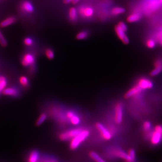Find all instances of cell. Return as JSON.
I'll use <instances>...</instances> for the list:
<instances>
[{
    "mask_svg": "<svg viewBox=\"0 0 162 162\" xmlns=\"http://www.w3.org/2000/svg\"><path fill=\"white\" fill-rule=\"evenodd\" d=\"M89 32L86 31H81L76 36L77 40H82L86 39L89 36Z\"/></svg>",
    "mask_w": 162,
    "mask_h": 162,
    "instance_id": "4316f807",
    "label": "cell"
},
{
    "mask_svg": "<svg viewBox=\"0 0 162 162\" xmlns=\"http://www.w3.org/2000/svg\"><path fill=\"white\" fill-rule=\"evenodd\" d=\"M79 13L83 17L90 18L94 14V9L90 7H82L79 9Z\"/></svg>",
    "mask_w": 162,
    "mask_h": 162,
    "instance_id": "8fae6325",
    "label": "cell"
},
{
    "mask_svg": "<svg viewBox=\"0 0 162 162\" xmlns=\"http://www.w3.org/2000/svg\"><path fill=\"white\" fill-rule=\"evenodd\" d=\"M41 154L37 149H32L26 154L25 158V162H39Z\"/></svg>",
    "mask_w": 162,
    "mask_h": 162,
    "instance_id": "52a82bcc",
    "label": "cell"
},
{
    "mask_svg": "<svg viewBox=\"0 0 162 162\" xmlns=\"http://www.w3.org/2000/svg\"><path fill=\"white\" fill-rule=\"evenodd\" d=\"M118 25L120 26V28H122L125 32H127L128 28H127V25L124 22L122 21L120 22L118 24Z\"/></svg>",
    "mask_w": 162,
    "mask_h": 162,
    "instance_id": "836d02e7",
    "label": "cell"
},
{
    "mask_svg": "<svg viewBox=\"0 0 162 162\" xmlns=\"http://www.w3.org/2000/svg\"><path fill=\"white\" fill-rule=\"evenodd\" d=\"M17 21V18L13 16L8 17L7 19H4L0 23V27L6 28L7 26L12 25Z\"/></svg>",
    "mask_w": 162,
    "mask_h": 162,
    "instance_id": "2e32d148",
    "label": "cell"
},
{
    "mask_svg": "<svg viewBox=\"0 0 162 162\" xmlns=\"http://www.w3.org/2000/svg\"><path fill=\"white\" fill-rule=\"evenodd\" d=\"M78 19L77 11L75 7H71L69 10V19L72 22H75Z\"/></svg>",
    "mask_w": 162,
    "mask_h": 162,
    "instance_id": "7402d4cb",
    "label": "cell"
},
{
    "mask_svg": "<svg viewBox=\"0 0 162 162\" xmlns=\"http://www.w3.org/2000/svg\"><path fill=\"white\" fill-rule=\"evenodd\" d=\"M84 128L81 126L70 128L68 130L60 132L58 135V138L60 141L63 142L70 141L75 136L78 135V134L82 131Z\"/></svg>",
    "mask_w": 162,
    "mask_h": 162,
    "instance_id": "3957f363",
    "label": "cell"
},
{
    "mask_svg": "<svg viewBox=\"0 0 162 162\" xmlns=\"http://www.w3.org/2000/svg\"><path fill=\"white\" fill-rule=\"evenodd\" d=\"M162 72V60H158L155 63V68L150 72V75L155 76L158 75Z\"/></svg>",
    "mask_w": 162,
    "mask_h": 162,
    "instance_id": "4fadbf2b",
    "label": "cell"
},
{
    "mask_svg": "<svg viewBox=\"0 0 162 162\" xmlns=\"http://www.w3.org/2000/svg\"><path fill=\"white\" fill-rule=\"evenodd\" d=\"M115 33L118 36V38L122 41L125 44H128L129 43V39L127 35H126L124 31L120 28L118 25L115 26Z\"/></svg>",
    "mask_w": 162,
    "mask_h": 162,
    "instance_id": "ba28073f",
    "label": "cell"
},
{
    "mask_svg": "<svg viewBox=\"0 0 162 162\" xmlns=\"http://www.w3.org/2000/svg\"><path fill=\"white\" fill-rule=\"evenodd\" d=\"M95 126L97 131H99L101 137L104 140L110 141L113 138V135L104 125L101 123L97 122L95 124Z\"/></svg>",
    "mask_w": 162,
    "mask_h": 162,
    "instance_id": "5b68a950",
    "label": "cell"
},
{
    "mask_svg": "<svg viewBox=\"0 0 162 162\" xmlns=\"http://www.w3.org/2000/svg\"><path fill=\"white\" fill-rule=\"evenodd\" d=\"M82 123V118L80 115L76 114L70 120V124L73 126H78Z\"/></svg>",
    "mask_w": 162,
    "mask_h": 162,
    "instance_id": "44dd1931",
    "label": "cell"
},
{
    "mask_svg": "<svg viewBox=\"0 0 162 162\" xmlns=\"http://www.w3.org/2000/svg\"><path fill=\"white\" fill-rule=\"evenodd\" d=\"M137 85L142 90L151 89L153 87V83L147 78H142L139 80Z\"/></svg>",
    "mask_w": 162,
    "mask_h": 162,
    "instance_id": "9c48e42d",
    "label": "cell"
},
{
    "mask_svg": "<svg viewBox=\"0 0 162 162\" xmlns=\"http://www.w3.org/2000/svg\"><path fill=\"white\" fill-rule=\"evenodd\" d=\"M161 44L162 45V39L161 41Z\"/></svg>",
    "mask_w": 162,
    "mask_h": 162,
    "instance_id": "74e56055",
    "label": "cell"
},
{
    "mask_svg": "<svg viewBox=\"0 0 162 162\" xmlns=\"http://www.w3.org/2000/svg\"><path fill=\"white\" fill-rule=\"evenodd\" d=\"M149 138L153 145L156 146L160 144L162 140V125L155 126L153 131H151Z\"/></svg>",
    "mask_w": 162,
    "mask_h": 162,
    "instance_id": "277c9868",
    "label": "cell"
},
{
    "mask_svg": "<svg viewBox=\"0 0 162 162\" xmlns=\"http://www.w3.org/2000/svg\"><path fill=\"white\" fill-rule=\"evenodd\" d=\"M161 4L159 0H150L147 4V8L151 12H153L158 9Z\"/></svg>",
    "mask_w": 162,
    "mask_h": 162,
    "instance_id": "e0dca14e",
    "label": "cell"
},
{
    "mask_svg": "<svg viewBox=\"0 0 162 162\" xmlns=\"http://www.w3.org/2000/svg\"><path fill=\"white\" fill-rule=\"evenodd\" d=\"M7 85V80L4 76H0V93L2 92L3 89Z\"/></svg>",
    "mask_w": 162,
    "mask_h": 162,
    "instance_id": "83f0119b",
    "label": "cell"
},
{
    "mask_svg": "<svg viewBox=\"0 0 162 162\" xmlns=\"http://www.w3.org/2000/svg\"><path fill=\"white\" fill-rule=\"evenodd\" d=\"M128 155L131 159V162H135L136 161V152L133 148L129 149L127 152Z\"/></svg>",
    "mask_w": 162,
    "mask_h": 162,
    "instance_id": "f1b7e54d",
    "label": "cell"
},
{
    "mask_svg": "<svg viewBox=\"0 0 162 162\" xmlns=\"http://www.w3.org/2000/svg\"><path fill=\"white\" fill-rule=\"evenodd\" d=\"M24 44L28 46H30L32 45L33 44V40L31 38L27 37L24 39Z\"/></svg>",
    "mask_w": 162,
    "mask_h": 162,
    "instance_id": "d6a6232c",
    "label": "cell"
},
{
    "mask_svg": "<svg viewBox=\"0 0 162 162\" xmlns=\"http://www.w3.org/2000/svg\"><path fill=\"white\" fill-rule=\"evenodd\" d=\"M35 61V57L31 53H26L24 55L22 59L21 63L22 65L28 67L34 64Z\"/></svg>",
    "mask_w": 162,
    "mask_h": 162,
    "instance_id": "30bf717a",
    "label": "cell"
},
{
    "mask_svg": "<svg viewBox=\"0 0 162 162\" xmlns=\"http://www.w3.org/2000/svg\"><path fill=\"white\" fill-rule=\"evenodd\" d=\"M142 89H141V87L138 85H135L125 93L124 95L125 98L129 99L131 97H134L137 94H139L140 92H142Z\"/></svg>",
    "mask_w": 162,
    "mask_h": 162,
    "instance_id": "7c38bea8",
    "label": "cell"
},
{
    "mask_svg": "<svg viewBox=\"0 0 162 162\" xmlns=\"http://www.w3.org/2000/svg\"><path fill=\"white\" fill-rule=\"evenodd\" d=\"M105 155L107 158L110 159L120 158L124 161L131 162V159L127 153H126L122 149L115 146H111L105 150Z\"/></svg>",
    "mask_w": 162,
    "mask_h": 162,
    "instance_id": "6da1fadb",
    "label": "cell"
},
{
    "mask_svg": "<svg viewBox=\"0 0 162 162\" xmlns=\"http://www.w3.org/2000/svg\"><path fill=\"white\" fill-rule=\"evenodd\" d=\"M125 12L124 8L122 7H115L111 11V14L113 15H118L123 14Z\"/></svg>",
    "mask_w": 162,
    "mask_h": 162,
    "instance_id": "d4e9b609",
    "label": "cell"
},
{
    "mask_svg": "<svg viewBox=\"0 0 162 162\" xmlns=\"http://www.w3.org/2000/svg\"><path fill=\"white\" fill-rule=\"evenodd\" d=\"M45 54V55L47 59H49V60H53L55 57V54H54L53 50L50 48L46 49Z\"/></svg>",
    "mask_w": 162,
    "mask_h": 162,
    "instance_id": "f546056e",
    "label": "cell"
},
{
    "mask_svg": "<svg viewBox=\"0 0 162 162\" xmlns=\"http://www.w3.org/2000/svg\"><path fill=\"white\" fill-rule=\"evenodd\" d=\"M74 0H64V3L65 4H68L70 2H72Z\"/></svg>",
    "mask_w": 162,
    "mask_h": 162,
    "instance_id": "e575fe53",
    "label": "cell"
},
{
    "mask_svg": "<svg viewBox=\"0 0 162 162\" xmlns=\"http://www.w3.org/2000/svg\"><path fill=\"white\" fill-rule=\"evenodd\" d=\"M22 9L28 13H32L34 11L33 5L29 1H25L22 3L21 5Z\"/></svg>",
    "mask_w": 162,
    "mask_h": 162,
    "instance_id": "ac0fdd59",
    "label": "cell"
},
{
    "mask_svg": "<svg viewBox=\"0 0 162 162\" xmlns=\"http://www.w3.org/2000/svg\"><path fill=\"white\" fill-rule=\"evenodd\" d=\"M141 19V14L139 13H133L127 17V21L129 23H134L139 21Z\"/></svg>",
    "mask_w": 162,
    "mask_h": 162,
    "instance_id": "d6986e66",
    "label": "cell"
},
{
    "mask_svg": "<svg viewBox=\"0 0 162 162\" xmlns=\"http://www.w3.org/2000/svg\"><path fill=\"white\" fill-rule=\"evenodd\" d=\"M91 131L89 129L85 128L82 131L75 136L72 139L70 142L69 148L71 150H77L81 144L84 142L86 139H87L90 135Z\"/></svg>",
    "mask_w": 162,
    "mask_h": 162,
    "instance_id": "7a4b0ae2",
    "label": "cell"
},
{
    "mask_svg": "<svg viewBox=\"0 0 162 162\" xmlns=\"http://www.w3.org/2000/svg\"><path fill=\"white\" fill-rule=\"evenodd\" d=\"M146 45L148 48L150 49H153L154 48L156 45V43H155V41L152 39H150L147 41L146 42Z\"/></svg>",
    "mask_w": 162,
    "mask_h": 162,
    "instance_id": "1f68e13d",
    "label": "cell"
},
{
    "mask_svg": "<svg viewBox=\"0 0 162 162\" xmlns=\"http://www.w3.org/2000/svg\"><path fill=\"white\" fill-rule=\"evenodd\" d=\"M142 129L146 133H148L150 131H152V123L148 121H145L142 125Z\"/></svg>",
    "mask_w": 162,
    "mask_h": 162,
    "instance_id": "cb8c5ba5",
    "label": "cell"
},
{
    "mask_svg": "<svg viewBox=\"0 0 162 162\" xmlns=\"http://www.w3.org/2000/svg\"><path fill=\"white\" fill-rule=\"evenodd\" d=\"M124 114V106L122 102H118L114 107V120L115 124H121L123 122Z\"/></svg>",
    "mask_w": 162,
    "mask_h": 162,
    "instance_id": "8992f818",
    "label": "cell"
},
{
    "mask_svg": "<svg viewBox=\"0 0 162 162\" xmlns=\"http://www.w3.org/2000/svg\"><path fill=\"white\" fill-rule=\"evenodd\" d=\"M19 82L24 87H28L29 85L28 78L25 76H22L19 78Z\"/></svg>",
    "mask_w": 162,
    "mask_h": 162,
    "instance_id": "484cf974",
    "label": "cell"
},
{
    "mask_svg": "<svg viewBox=\"0 0 162 162\" xmlns=\"http://www.w3.org/2000/svg\"><path fill=\"white\" fill-rule=\"evenodd\" d=\"M2 93L4 95L9 96V97H17L19 94V91L14 88L10 87L5 88L2 91Z\"/></svg>",
    "mask_w": 162,
    "mask_h": 162,
    "instance_id": "9a60e30c",
    "label": "cell"
},
{
    "mask_svg": "<svg viewBox=\"0 0 162 162\" xmlns=\"http://www.w3.org/2000/svg\"><path fill=\"white\" fill-rule=\"evenodd\" d=\"M89 156L95 162H106L103 158H101V156L94 151L89 152Z\"/></svg>",
    "mask_w": 162,
    "mask_h": 162,
    "instance_id": "ffe728a7",
    "label": "cell"
},
{
    "mask_svg": "<svg viewBox=\"0 0 162 162\" xmlns=\"http://www.w3.org/2000/svg\"><path fill=\"white\" fill-rule=\"evenodd\" d=\"M47 118V115L46 114V113H43L41 114L39 117L38 118V120H36V121L35 125L36 126H40L46 120Z\"/></svg>",
    "mask_w": 162,
    "mask_h": 162,
    "instance_id": "603a6c76",
    "label": "cell"
},
{
    "mask_svg": "<svg viewBox=\"0 0 162 162\" xmlns=\"http://www.w3.org/2000/svg\"><path fill=\"white\" fill-rule=\"evenodd\" d=\"M80 1V0H74L72 2H73V4H76V3Z\"/></svg>",
    "mask_w": 162,
    "mask_h": 162,
    "instance_id": "d590c367",
    "label": "cell"
},
{
    "mask_svg": "<svg viewBox=\"0 0 162 162\" xmlns=\"http://www.w3.org/2000/svg\"><path fill=\"white\" fill-rule=\"evenodd\" d=\"M159 1H160V3L162 4V0H159Z\"/></svg>",
    "mask_w": 162,
    "mask_h": 162,
    "instance_id": "8d00e7d4",
    "label": "cell"
},
{
    "mask_svg": "<svg viewBox=\"0 0 162 162\" xmlns=\"http://www.w3.org/2000/svg\"><path fill=\"white\" fill-rule=\"evenodd\" d=\"M0 44L3 47H6L7 46V41L5 39L4 36H3L2 33L0 32Z\"/></svg>",
    "mask_w": 162,
    "mask_h": 162,
    "instance_id": "4dcf8cb0",
    "label": "cell"
},
{
    "mask_svg": "<svg viewBox=\"0 0 162 162\" xmlns=\"http://www.w3.org/2000/svg\"><path fill=\"white\" fill-rule=\"evenodd\" d=\"M39 162H60L58 158L49 154H41Z\"/></svg>",
    "mask_w": 162,
    "mask_h": 162,
    "instance_id": "5bb4252c",
    "label": "cell"
}]
</instances>
